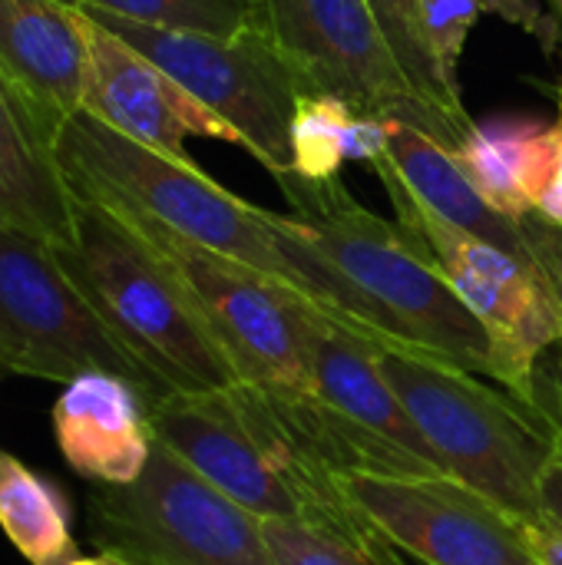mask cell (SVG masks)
Segmentation results:
<instances>
[{
  "mask_svg": "<svg viewBox=\"0 0 562 565\" xmlns=\"http://www.w3.org/2000/svg\"><path fill=\"white\" fill-rule=\"evenodd\" d=\"M53 149L76 192L146 215L215 255L248 265L305 295L344 331L394 348L361 295L295 232L288 215L238 199L195 162L139 146L86 109L56 129Z\"/></svg>",
  "mask_w": 562,
  "mask_h": 565,
  "instance_id": "cell-1",
  "label": "cell"
},
{
  "mask_svg": "<svg viewBox=\"0 0 562 565\" xmlns=\"http://www.w3.org/2000/svg\"><path fill=\"white\" fill-rule=\"evenodd\" d=\"M278 189L288 199L295 232L361 295L394 348L424 351L494 377L487 331L397 222L368 212L338 179L282 175Z\"/></svg>",
  "mask_w": 562,
  "mask_h": 565,
  "instance_id": "cell-2",
  "label": "cell"
},
{
  "mask_svg": "<svg viewBox=\"0 0 562 565\" xmlns=\"http://www.w3.org/2000/svg\"><path fill=\"white\" fill-rule=\"evenodd\" d=\"M53 252L123 348L166 391L205 394L238 384L189 288L116 209L73 189V235Z\"/></svg>",
  "mask_w": 562,
  "mask_h": 565,
  "instance_id": "cell-3",
  "label": "cell"
},
{
  "mask_svg": "<svg viewBox=\"0 0 562 565\" xmlns=\"http://www.w3.org/2000/svg\"><path fill=\"white\" fill-rule=\"evenodd\" d=\"M374 361L457 483L520 523L543 516L540 480L560 434L540 407L487 374L424 351L381 344Z\"/></svg>",
  "mask_w": 562,
  "mask_h": 565,
  "instance_id": "cell-4",
  "label": "cell"
},
{
  "mask_svg": "<svg viewBox=\"0 0 562 565\" xmlns=\"http://www.w3.org/2000/svg\"><path fill=\"white\" fill-rule=\"evenodd\" d=\"M152 440L262 520L361 523L341 480L311 463L262 384L169 394L149 407Z\"/></svg>",
  "mask_w": 562,
  "mask_h": 565,
  "instance_id": "cell-5",
  "label": "cell"
},
{
  "mask_svg": "<svg viewBox=\"0 0 562 565\" xmlns=\"http://www.w3.org/2000/svg\"><path fill=\"white\" fill-rule=\"evenodd\" d=\"M86 510L99 556L116 565H278L265 520L156 440L142 477L96 483Z\"/></svg>",
  "mask_w": 562,
  "mask_h": 565,
  "instance_id": "cell-6",
  "label": "cell"
},
{
  "mask_svg": "<svg viewBox=\"0 0 562 565\" xmlns=\"http://www.w3.org/2000/svg\"><path fill=\"white\" fill-rule=\"evenodd\" d=\"M93 371L126 377L149 407L172 394L123 348L50 242L0 225V377L23 374L66 387Z\"/></svg>",
  "mask_w": 562,
  "mask_h": 565,
  "instance_id": "cell-7",
  "label": "cell"
},
{
  "mask_svg": "<svg viewBox=\"0 0 562 565\" xmlns=\"http://www.w3.org/2000/svg\"><path fill=\"white\" fill-rule=\"evenodd\" d=\"M371 169L384 182L397 228L434 258L457 298L487 331L494 381L530 401L540 358L562 344V301L547 271L431 215L407 192L388 156Z\"/></svg>",
  "mask_w": 562,
  "mask_h": 565,
  "instance_id": "cell-8",
  "label": "cell"
},
{
  "mask_svg": "<svg viewBox=\"0 0 562 565\" xmlns=\"http://www.w3.org/2000/svg\"><path fill=\"white\" fill-rule=\"evenodd\" d=\"M109 209L129 218L172 265L238 381L311 387V341L325 324L338 321H331L295 288L248 265L215 255L146 215L119 205Z\"/></svg>",
  "mask_w": 562,
  "mask_h": 565,
  "instance_id": "cell-9",
  "label": "cell"
},
{
  "mask_svg": "<svg viewBox=\"0 0 562 565\" xmlns=\"http://www.w3.org/2000/svg\"><path fill=\"white\" fill-rule=\"evenodd\" d=\"M73 7L126 40L146 60L162 66L202 106L225 119L238 132L242 146L275 179L295 172L291 122L301 103V86L258 26L222 40L123 20L86 3Z\"/></svg>",
  "mask_w": 562,
  "mask_h": 565,
  "instance_id": "cell-10",
  "label": "cell"
},
{
  "mask_svg": "<svg viewBox=\"0 0 562 565\" xmlns=\"http://www.w3.org/2000/svg\"><path fill=\"white\" fill-rule=\"evenodd\" d=\"M255 26L288 63L301 96H338L358 116L404 119L450 152L467 142L411 89L368 0H255Z\"/></svg>",
  "mask_w": 562,
  "mask_h": 565,
  "instance_id": "cell-11",
  "label": "cell"
},
{
  "mask_svg": "<svg viewBox=\"0 0 562 565\" xmlns=\"http://www.w3.org/2000/svg\"><path fill=\"white\" fill-rule=\"evenodd\" d=\"M341 487L394 550L424 565H540L517 516L450 477L354 473Z\"/></svg>",
  "mask_w": 562,
  "mask_h": 565,
  "instance_id": "cell-12",
  "label": "cell"
},
{
  "mask_svg": "<svg viewBox=\"0 0 562 565\" xmlns=\"http://www.w3.org/2000/svg\"><path fill=\"white\" fill-rule=\"evenodd\" d=\"M79 20L89 46V73L83 89V109L89 116L119 136L179 162H192L185 152L189 139L242 146L238 132L209 106H202L185 86H179L162 66L136 53L126 40L109 33L83 10Z\"/></svg>",
  "mask_w": 562,
  "mask_h": 565,
  "instance_id": "cell-13",
  "label": "cell"
},
{
  "mask_svg": "<svg viewBox=\"0 0 562 565\" xmlns=\"http://www.w3.org/2000/svg\"><path fill=\"white\" fill-rule=\"evenodd\" d=\"M0 73L56 129L83 109L89 46L66 0H0Z\"/></svg>",
  "mask_w": 562,
  "mask_h": 565,
  "instance_id": "cell-14",
  "label": "cell"
},
{
  "mask_svg": "<svg viewBox=\"0 0 562 565\" xmlns=\"http://www.w3.org/2000/svg\"><path fill=\"white\" fill-rule=\"evenodd\" d=\"M53 430L66 463L99 483L126 487L142 477L152 454L149 401L116 374H83L53 404Z\"/></svg>",
  "mask_w": 562,
  "mask_h": 565,
  "instance_id": "cell-15",
  "label": "cell"
},
{
  "mask_svg": "<svg viewBox=\"0 0 562 565\" xmlns=\"http://www.w3.org/2000/svg\"><path fill=\"white\" fill-rule=\"evenodd\" d=\"M0 225L50 245L73 235V185L66 182L53 132L0 73Z\"/></svg>",
  "mask_w": 562,
  "mask_h": 565,
  "instance_id": "cell-16",
  "label": "cell"
},
{
  "mask_svg": "<svg viewBox=\"0 0 562 565\" xmlns=\"http://www.w3.org/2000/svg\"><path fill=\"white\" fill-rule=\"evenodd\" d=\"M388 162L394 166V172L401 175L407 192L431 215L540 268L530 222L527 218L517 222V218L497 212L477 192V185L470 182V175L464 172L457 156L447 146H441L434 136H427L424 129H417L404 119H388Z\"/></svg>",
  "mask_w": 562,
  "mask_h": 565,
  "instance_id": "cell-17",
  "label": "cell"
},
{
  "mask_svg": "<svg viewBox=\"0 0 562 565\" xmlns=\"http://www.w3.org/2000/svg\"><path fill=\"white\" fill-rule=\"evenodd\" d=\"M378 348L381 344L364 341L341 324H325L311 341V391H318L328 404H335L364 430L417 457L441 477H450L397 391L381 374L374 361Z\"/></svg>",
  "mask_w": 562,
  "mask_h": 565,
  "instance_id": "cell-18",
  "label": "cell"
},
{
  "mask_svg": "<svg viewBox=\"0 0 562 565\" xmlns=\"http://www.w3.org/2000/svg\"><path fill=\"white\" fill-rule=\"evenodd\" d=\"M560 132L537 116H490L474 122L454 152L477 192L503 215L523 222L537 215L556 166Z\"/></svg>",
  "mask_w": 562,
  "mask_h": 565,
  "instance_id": "cell-19",
  "label": "cell"
},
{
  "mask_svg": "<svg viewBox=\"0 0 562 565\" xmlns=\"http://www.w3.org/2000/svg\"><path fill=\"white\" fill-rule=\"evenodd\" d=\"M0 526L30 565L79 559L63 490L7 450H0Z\"/></svg>",
  "mask_w": 562,
  "mask_h": 565,
  "instance_id": "cell-20",
  "label": "cell"
},
{
  "mask_svg": "<svg viewBox=\"0 0 562 565\" xmlns=\"http://www.w3.org/2000/svg\"><path fill=\"white\" fill-rule=\"evenodd\" d=\"M368 10L374 23L381 26L397 66L404 70L411 89L444 119L450 122L464 139L474 129V119L464 113L460 86L444 73L441 56L431 43L427 20H424V0H368Z\"/></svg>",
  "mask_w": 562,
  "mask_h": 565,
  "instance_id": "cell-21",
  "label": "cell"
},
{
  "mask_svg": "<svg viewBox=\"0 0 562 565\" xmlns=\"http://www.w3.org/2000/svg\"><path fill=\"white\" fill-rule=\"evenodd\" d=\"M265 536L278 565H404L368 516L344 526L265 520Z\"/></svg>",
  "mask_w": 562,
  "mask_h": 565,
  "instance_id": "cell-22",
  "label": "cell"
},
{
  "mask_svg": "<svg viewBox=\"0 0 562 565\" xmlns=\"http://www.w3.org/2000/svg\"><path fill=\"white\" fill-rule=\"evenodd\" d=\"M484 13H497L507 23L523 26L530 36H537L543 43L547 53L556 50L560 20H553L547 10H540L533 0H424V20H427L431 43L441 56L444 73L454 83H457V70H460V56H464L470 26Z\"/></svg>",
  "mask_w": 562,
  "mask_h": 565,
  "instance_id": "cell-23",
  "label": "cell"
},
{
  "mask_svg": "<svg viewBox=\"0 0 562 565\" xmlns=\"http://www.w3.org/2000/svg\"><path fill=\"white\" fill-rule=\"evenodd\" d=\"M106 10L123 20L205 33V36H238L255 26V0H66Z\"/></svg>",
  "mask_w": 562,
  "mask_h": 565,
  "instance_id": "cell-24",
  "label": "cell"
},
{
  "mask_svg": "<svg viewBox=\"0 0 562 565\" xmlns=\"http://www.w3.org/2000/svg\"><path fill=\"white\" fill-rule=\"evenodd\" d=\"M358 113L338 96H301L291 122L295 172L311 182L338 179L344 162V132Z\"/></svg>",
  "mask_w": 562,
  "mask_h": 565,
  "instance_id": "cell-25",
  "label": "cell"
},
{
  "mask_svg": "<svg viewBox=\"0 0 562 565\" xmlns=\"http://www.w3.org/2000/svg\"><path fill=\"white\" fill-rule=\"evenodd\" d=\"M388 156V119L354 116L344 132V159L378 166Z\"/></svg>",
  "mask_w": 562,
  "mask_h": 565,
  "instance_id": "cell-26",
  "label": "cell"
},
{
  "mask_svg": "<svg viewBox=\"0 0 562 565\" xmlns=\"http://www.w3.org/2000/svg\"><path fill=\"white\" fill-rule=\"evenodd\" d=\"M530 235H533V248H537V262L547 271V278L553 281L556 295L562 301V225L547 222L543 215H530Z\"/></svg>",
  "mask_w": 562,
  "mask_h": 565,
  "instance_id": "cell-27",
  "label": "cell"
},
{
  "mask_svg": "<svg viewBox=\"0 0 562 565\" xmlns=\"http://www.w3.org/2000/svg\"><path fill=\"white\" fill-rule=\"evenodd\" d=\"M530 546L537 553L540 565H562V526L553 523L550 516H540L533 523H523Z\"/></svg>",
  "mask_w": 562,
  "mask_h": 565,
  "instance_id": "cell-28",
  "label": "cell"
},
{
  "mask_svg": "<svg viewBox=\"0 0 562 565\" xmlns=\"http://www.w3.org/2000/svg\"><path fill=\"white\" fill-rule=\"evenodd\" d=\"M540 507H543V516H550L553 523L562 526V440L556 457L550 460V467L540 480Z\"/></svg>",
  "mask_w": 562,
  "mask_h": 565,
  "instance_id": "cell-29",
  "label": "cell"
},
{
  "mask_svg": "<svg viewBox=\"0 0 562 565\" xmlns=\"http://www.w3.org/2000/svg\"><path fill=\"white\" fill-rule=\"evenodd\" d=\"M560 106H562V96H560ZM556 132H560L556 166H553V175H550V185H547V192H543V199H540L537 215H543V218H547V222H553V225H562V116H560V122H556Z\"/></svg>",
  "mask_w": 562,
  "mask_h": 565,
  "instance_id": "cell-30",
  "label": "cell"
},
{
  "mask_svg": "<svg viewBox=\"0 0 562 565\" xmlns=\"http://www.w3.org/2000/svg\"><path fill=\"white\" fill-rule=\"evenodd\" d=\"M70 565H116V563H109L106 556H96V559H83V556H79V559H73Z\"/></svg>",
  "mask_w": 562,
  "mask_h": 565,
  "instance_id": "cell-31",
  "label": "cell"
},
{
  "mask_svg": "<svg viewBox=\"0 0 562 565\" xmlns=\"http://www.w3.org/2000/svg\"><path fill=\"white\" fill-rule=\"evenodd\" d=\"M553 7H556V10H560V17H562V0H553Z\"/></svg>",
  "mask_w": 562,
  "mask_h": 565,
  "instance_id": "cell-32",
  "label": "cell"
}]
</instances>
